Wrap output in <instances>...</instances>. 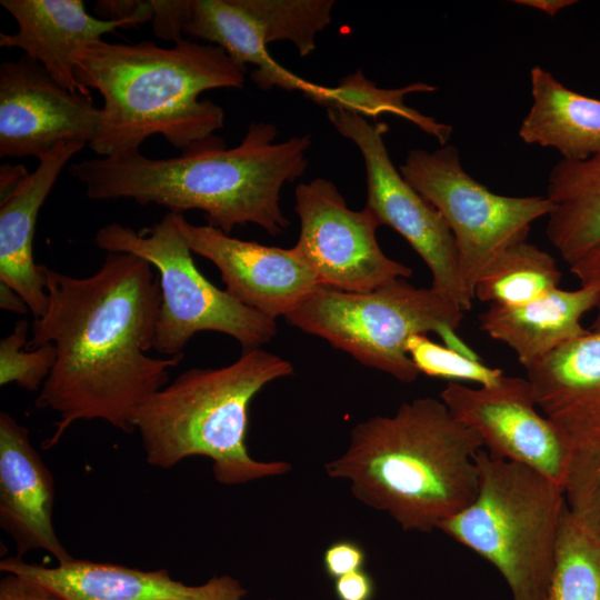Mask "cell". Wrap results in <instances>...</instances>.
<instances>
[{"label": "cell", "mask_w": 600, "mask_h": 600, "mask_svg": "<svg viewBox=\"0 0 600 600\" xmlns=\"http://www.w3.org/2000/svg\"><path fill=\"white\" fill-rule=\"evenodd\" d=\"M54 480L29 439L8 412L0 413V526L14 541L18 557L44 550L63 563L72 559L56 534Z\"/></svg>", "instance_id": "obj_16"}, {"label": "cell", "mask_w": 600, "mask_h": 600, "mask_svg": "<svg viewBox=\"0 0 600 600\" xmlns=\"http://www.w3.org/2000/svg\"><path fill=\"white\" fill-rule=\"evenodd\" d=\"M437 87L416 82L398 89H382L368 80L361 70L340 80L336 87L323 86L313 99L327 109H339L361 117L377 119L383 113L394 114L416 124L444 146L452 133V127L422 114L404 102L406 96L414 92L430 93Z\"/></svg>", "instance_id": "obj_25"}, {"label": "cell", "mask_w": 600, "mask_h": 600, "mask_svg": "<svg viewBox=\"0 0 600 600\" xmlns=\"http://www.w3.org/2000/svg\"><path fill=\"white\" fill-rule=\"evenodd\" d=\"M406 350L419 373L449 382L472 381L480 387H491L504 376L501 369L491 368L481 359L467 357L446 344H439L426 334L410 337Z\"/></svg>", "instance_id": "obj_29"}, {"label": "cell", "mask_w": 600, "mask_h": 600, "mask_svg": "<svg viewBox=\"0 0 600 600\" xmlns=\"http://www.w3.org/2000/svg\"><path fill=\"white\" fill-rule=\"evenodd\" d=\"M94 10L106 20L132 19L138 24L152 20L151 1H97Z\"/></svg>", "instance_id": "obj_35"}, {"label": "cell", "mask_w": 600, "mask_h": 600, "mask_svg": "<svg viewBox=\"0 0 600 600\" xmlns=\"http://www.w3.org/2000/svg\"><path fill=\"white\" fill-rule=\"evenodd\" d=\"M334 593L338 600H372L374 583L362 569L334 580Z\"/></svg>", "instance_id": "obj_36"}, {"label": "cell", "mask_w": 600, "mask_h": 600, "mask_svg": "<svg viewBox=\"0 0 600 600\" xmlns=\"http://www.w3.org/2000/svg\"><path fill=\"white\" fill-rule=\"evenodd\" d=\"M87 144L61 142L39 158L29 172L0 202V282L17 291L33 319L48 308L46 266L33 258L37 218L58 177L69 160Z\"/></svg>", "instance_id": "obj_19"}, {"label": "cell", "mask_w": 600, "mask_h": 600, "mask_svg": "<svg viewBox=\"0 0 600 600\" xmlns=\"http://www.w3.org/2000/svg\"><path fill=\"white\" fill-rule=\"evenodd\" d=\"M178 226L191 251L219 269L229 294L272 319L286 318L320 286L294 247L237 239L209 224L190 223L183 213H178Z\"/></svg>", "instance_id": "obj_14"}, {"label": "cell", "mask_w": 600, "mask_h": 600, "mask_svg": "<svg viewBox=\"0 0 600 600\" xmlns=\"http://www.w3.org/2000/svg\"><path fill=\"white\" fill-rule=\"evenodd\" d=\"M184 33L220 47L240 66L253 64L250 78L262 90L278 87L308 97L318 88L269 54L250 0H191Z\"/></svg>", "instance_id": "obj_22"}, {"label": "cell", "mask_w": 600, "mask_h": 600, "mask_svg": "<svg viewBox=\"0 0 600 600\" xmlns=\"http://www.w3.org/2000/svg\"><path fill=\"white\" fill-rule=\"evenodd\" d=\"M29 324L26 319L16 322L13 330L0 341V384L16 383L28 390H40L50 374L56 350L52 344L27 348Z\"/></svg>", "instance_id": "obj_30"}, {"label": "cell", "mask_w": 600, "mask_h": 600, "mask_svg": "<svg viewBox=\"0 0 600 600\" xmlns=\"http://www.w3.org/2000/svg\"><path fill=\"white\" fill-rule=\"evenodd\" d=\"M0 570L36 581L66 600H242L247 593L230 576L189 586L166 569L144 571L74 558L44 567L8 557L0 561Z\"/></svg>", "instance_id": "obj_15"}, {"label": "cell", "mask_w": 600, "mask_h": 600, "mask_svg": "<svg viewBox=\"0 0 600 600\" xmlns=\"http://www.w3.org/2000/svg\"><path fill=\"white\" fill-rule=\"evenodd\" d=\"M463 316L458 304L433 289L399 278L363 293L319 286L286 320L360 363L409 383L419 376L406 350L414 334L434 332L447 347L480 359L458 336Z\"/></svg>", "instance_id": "obj_7"}, {"label": "cell", "mask_w": 600, "mask_h": 600, "mask_svg": "<svg viewBox=\"0 0 600 600\" xmlns=\"http://www.w3.org/2000/svg\"><path fill=\"white\" fill-rule=\"evenodd\" d=\"M596 294L587 288L560 287L520 306L490 307L479 314L481 331L507 344L528 369L561 346L589 332L581 324L584 313L594 309Z\"/></svg>", "instance_id": "obj_20"}, {"label": "cell", "mask_w": 600, "mask_h": 600, "mask_svg": "<svg viewBox=\"0 0 600 600\" xmlns=\"http://www.w3.org/2000/svg\"><path fill=\"white\" fill-rule=\"evenodd\" d=\"M570 271L579 280L580 287L596 294V317L589 330L600 332V244L571 264Z\"/></svg>", "instance_id": "obj_33"}, {"label": "cell", "mask_w": 600, "mask_h": 600, "mask_svg": "<svg viewBox=\"0 0 600 600\" xmlns=\"http://www.w3.org/2000/svg\"><path fill=\"white\" fill-rule=\"evenodd\" d=\"M268 600H270V599H268Z\"/></svg>", "instance_id": "obj_40"}, {"label": "cell", "mask_w": 600, "mask_h": 600, "mask_svg": "<svg viewBox=\"0 0 600 600\" xmlns=\"http://www.w3.org/2000/svg\"><path fill=\"white\" fill-rule=\"evenodd\" d=\"M153 33L158 38L180 41L190 14L191 0H151Z\"/></svg>", "instance_id": "obj_31"}, {"label": "cell", "mask_w": 600, "mask_h": 600, "mask_svg": "<svg viewBox=\"0 0 600 600\" xmlns=\"http://www.w3.org/2000/svg\"><path fill=\"white\" fill-rule=\"evenodd\" d=\"M546 197L553 204L547 238L570 267L600 244V152L556 163Z\"/></svg>", "instance_id": "obj_23"}, {"label": "cell", "mask_w": 600, "mask_h": 600, "mask_svg": "<svg viewBox=\"0 0 600 600\" xmlns=\"http://www.w3.org/2000/svg\"><path fill=\"white\" fill-rule=\"evenodd\" d=\"M100 116L91 94L64 89L28 56L1 63V158L39 159L61 142L89 146Z\"/></svg>", "instance_id": "obj_13"}, {"label": "cell", "mask_w": 600, "mask_h": 600, "mask_svg": "<svg viewBox=\"0 0 600 600\" xmlns=\"http://www.w3.org/2000/svg\"><path fill=\"white\" fill-rule=\"evenodd\" d=\"M29 172L22 164L3 163L0 167L1 198L8 194Z\"/></svg>", "instance_id": "obj_37"}, {"label": "cell", "mask_w": 600, "mask_h": 600, "mask_svg": "<svg viewBox=\"0 0 600 600\" xmlns=\"http://www.w3.org/2000/svg\"><path fill=\"white\" fill-rule=\"evenodd\" d=\"M562 489L569 516L600 546V443L570 452Z\"/></svg>", "instance_id": "obj_28"}, {"label": "cell", "mask_w": 600, "mask_h": 600, "mask_svg": "<svg viewBox=\"0 0 600 600\" xmlns=\"http://www.w3.org/2000/svg\"><path fill=\"white\" fill-rule=\"evenodd\" d=\"M288 360L261 350L243 351L221 368H191L151 394L138 409V430L147 462L169 469L203 456L218 482L240 484L279 476L286 461L253 459L247 448L249 406L268 383L291 376Z\"/></svg>", "instance_id": "obj_5"}, {"label": "cell", "mask_w": 600, "mask_h": 600, "mask_svg": "<svg viewBox=\"0 0 600 600\" xmlns=\"http://www.w3.org/2000/svg\"><path fill=\"white\" fill-rule=\"evenodd\" d=\"M480 449L481 437L441 399L422 397L401 403L391 416L358 423L346 452L324 468L403 530L430 532L477 497L474 454Z\"/></svg>", "instance_id": "obj_4"}, {"label": "cell", "mask_w": 600, "mask_h": 600, "mask_svg": "<svg viewBox=\"0 0 600 600\" xmlns=\"http://www.w3.org/2000/svg\"><path fill=\"white\" fill-rule=\"evenodd\" d=\"M400 173L446 219L457 243L464 286L473 299L477 282L494 260L526 241L531 223L553 208L547 197L492 192L464 171L454 146L432 152L411 150Z\"/></svg>", "instance_id": "obj_9"}, {"label": "cell", "mask_w": 600, "mask_h": 600, "mask_svg": "<svg viewBox=\"0 0 600 600\" xmlns=\"http://www.w3.org/2000/svg\"><path fill=\"white\" fill-rule=\"evenodd\" d=\"M333 128L359 149L366 168L367 203L380 221L396 230L428 266L431 289L458 304L472 308L459 262L454 237L440 211L412 188L396 169L384 143L389 127L339 109H327Z\"/></svg>", "instance_id": "obj_10"}, {"label": "cell", "mask_w": 600, "mask_h": 600, "mask_svg": "<svg viewBox=\"0 0 600 600\" xmlns=\"http://www.w3.org/2000/svg\"><path fill=\"white\" fill-rule=\"evenodd\" d=\"M0 308L19 314L30 311L22 297L3 282H0Z\"/></svg>", "instance_id": "obj_38"}, {"label": "cell", "mask_w": 600, "mask_h": 600, "mask_svg": "<svg viewBox=\"0 0 600 600\" xmlns=\"http://www.w3.org/2000/svg\"><path fill=\"white\" fill-rule=\"evenodd\" d=\"M294 196L300 221L294 249L320 286L363 293L412 274L381 250L376 236L381 223L374 213L367 207L351 210L332 181L299 183Z\"/></svg>", "instance_id": "obj_11"}, {"label": "cell", "mask_w": 600, "mask_h": 600, "mask_svg": "<svg viewBox=\"0 0 600 600\" xmlns=\"http://www.w3.org/2000/svg\"><path fill=\"white\" fill-rule=\"evenodd\" d=\"M18 23L16 33H0L2 48H18L40 63L64 89L90 94L76 78L79 53L118 28L138 23L132 19L92 17L81 0H1Z\"/></svg>", "instance_id": "obj_18"}, {"label": "cell", "mask_w": 600, "mask_h": 600, "mask_svg": "<svg viewBox=\"0 0 600 600\" xmlns=\"http://www.w3.org/2000/svg\"><path fill=\"white\" fill-rule=\"evenodd\" d=\"M277 136L276 124L256 121L233 148L213 136L173 158L152 159L137 151L84 159L68 171L96 201L131 199L179 213L200 210L209 226L227 234L254 223L274 237L289 226L281 189L304 173L311 144L308 134L274 142Z\"/></svg>", "instance_id": "obj_2"}, {"label": "cell", "mask_w": 600, "mask_h": 600, "mask_svg": "<svg viewBox=\"0 0 600 600\" xmlns=\"http://www.w3.org/2000/svg\"><path fill=\"white\" fill-rule=\"evenodd\" d=\"M48 308L33 320L27 348L52 344L53 368L36 407L59 419L43 442L58 444L78 421L102 420L130 433L140 406L168 384L181 356L152 358L161 291L152 266L130 253L110 252L91 276L46 267Z\"/></svg>", "instance_id": "obj_1"}, {"label": "cell", "mask_w": 600, "mask_h": 600, "mask_svg": "<svg viewBox=\"0 0 600 600\" xmlns=\"http://www.w3.org/2000/svg\"><path fill=\"white\" fill-rule=\"evenodd\" d=\"M0 600H66L49 588L27 578L6 573L0 581Z\"/></svg>", "instance_id": "obj_34"}, {"label": "cell", "mask_w": 600, "mask_h": 600, "mask_svg": "<svg viewBox=\"0 0 600 600\" xmlns=\"http://www.w3.org/2000/svg\"><path fill=\"white\" fill-rule=\"evenodd\" d=\"M366 563L363 548L352 540H338L332 542L323 553V567L327 574L338 578L362 570Z\"/></svg>", "instance_id": "obj_32"}, {"label": "cell", "mask_w": 600, "mask_h": 600, "mask_svg": "<svg viewBox=\"0 0 600 600\" xmlns=\"http://www.w3.org/2000/svg\"><path fill=\"white\" fill-rule=\"evenodd\" d=\"M544 600H600V546L563 511Z\"/></svg>", "instance_id": "obj_26"}, {"label": "cell", "mask_w": 600, "mask_h": 600, "mask_svg": "<svg viewBox=\"0 0 600 600\" xmlns=\"http://www.w3.org/2000/svg\"><path fill=\"white\" fill-rule=\"evenodd\" d=\"M333 0H250L263 42L289 41L301 57L331 22Z\"/></svg>", "instance_id": "obj_27"}, {"label": "cell", "mask_w": 600, "mask_h": 600, "mask_svg": "<svg viewBox=\"0 0 600 600\" xmlns=\"http://www.w3.org/2000/svg\"><path fill=\"white\" fill-rule=\"evenodd\" d=\"M440 399L481 437L488 453L532 468L562 487L570 452L538 411L527 378L503 376L499 383L479 388L448 382Z\"/></svg>", "instance_id": "obj_12"}, {"label": "cell", "mask_w": 600, "mask_h": 600, "mask_svg": "<svg viewBox=\"0 0 600 600\" xmlns=\"http://www.w3.org/2000/svg\"><path fill=\"white\" fill-rule=\"evenodd\" d=\"M561 271L547 251L527 241L504 250L477 282L473 297L498 306H520L559 288Z\"/></svg>", "instance_id": "obj_24"}, {"label": "cell", "mask_w": 600, "mask_h": 600, "mask_svg": "<svg viewBox=\"0 0 600 600\" xmlns=\"http://www.w3.org/2000/svg\"><path fill=\"white\" fill-rule=\"evenodd\" d=\"M178 213L169 211L139 231L111 222L94 237L108 253H130L157 269L161 306L153 349L167 357L181 356L201 331L232 337L242 352L269 342L277 333L276 319L242 304L201 273L178 226Z\"/></svg>", "instance_id": "obj_8"}, {"label": "cell", "mask_w": 600, "mask_h": 600, "mask_svg": "<svg viewBox=\"0 0 600 600\" xmlns=\"http://www.w3.org/2000/svg\"><path fill=\"white\" fill-rule=\"evenodd\" d=\"M526 371L538 409L569 452L600 443V332L589 330Z\"/></svg>", "instance_id": "obj_17"}, {"label": "cell", "mask_w": 600, "mask_h": 600, "mask_svg": "<svg viewBox=\"0 0 600 600\" xmlns=\"http://www.w3.org/2000/svg\"><path fill=\"white\" fill-rule=\"evenodd\" d=\"M479 490L439 530L491 562L512 600H544L563 511V489L521 463L474 454Z\"/></svg>", "instance_id": "obj_6"}, {"label": "cell", "mask_w": 600, "mask_h": 600, "mask_svg": "<svg viewBox=\"0 0 600 600\" xmlns=\"http://www.w3.org/2000/svg\"><path fill=\"white\" fill-rule=\"evenodd\" d=\"M518 4L531 7L546 12L549 16H556L563 8L576 4V0H516Z\"/></svg>", "instance_id": "obj_39"}, {"label": "cell", "mask_w": 600, "mask_h": 600, "mask_svg": "<svg viewBox=\"0 0 600 600\" xmlns=\"http://www.w3.org/2000/svg\"><path fill=\"white\" fill-rule=\"evenodd\" d=\"M74 72L82 87L103 99L99 129L88 147L109 158L140 151L153 134L182 152L213 137L223 127V110L198 97L211 89L242 88L247 68L216 44L188 39L171 48L147 40H99L79 53Z\"/></svg>", "instance_id": "obj_3"}, {"label": "cell", "mask_w": 600, "mask_h": 600, "mask_svg": "<svg viewBox=\"0 0 600 600\" xmlns=\"http://www.w3.org/2000/svg\"><path fill=\"white\" fill-rule=\"evenodd\" d=\"M530 80L532 106L519 128L521 140L553 148L566 160L600 152V100L568 89L539 66Z\"/></svg>", "instance_id": "obj_21"}]
</instances>
